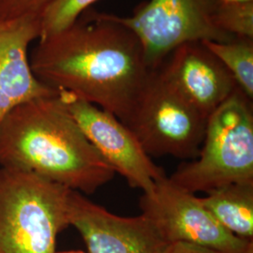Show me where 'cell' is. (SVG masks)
<instances>
[{
	"label": "cell",
	"instance_id": "6da1fadb",
	"mask_svg": "<svg viewBox=\"0 0 253 253\" xmlns=\"http://www.w3.org/2000/svg\"><path fill=\"white\" fill-rule=\"evenodd\" d=\"M37 78L124 124L152 72L138 38L109 13L86 10L72 26L39 39L29 56Z\"/></svg>",
	"mask_w": 253,
	"mask_h": 253
},
{
	"label": "cell",
	"instance_id": "7a4b0ae2",
	"mask_svg": "<svg viewBox=\"0 0 253 253\" xmlns=\"http://www.w3.org/2000/svg\"><path fill=\"white\" fill-rule=\"evenodd\" d=\"M0 167L31 172L82 194L95 192L116 175L60 92L24 102L3 118Z\"/></svg>",
	"mask_w": 253,
	"mask_h": 253
},
{
	"label": "cell",
	"instance_id": "3957f363",
	"mask_svg": "<svg viewBox=\"0 0 253 253\" xmlns=\"http://www.w3.org/2000/svg\"><path fill=\"white\" fill-rule=\"evenodd\" d=\"M253 100L239 88L207 120L198 156L168 176L190 193L253 182Z\"/></svg>",
	"mask_w": 253,
	"mask_h": 253
},
{
	"label": "cell",
	"instance_id": "277c9868",
	"mask_svg": "<svg viewBox=\"0 0 253 253\" xmlns=\"http://www.w3.org/2000/svg\"><path fill=\"white\" fill-rule=\"evenodd\" d=\"M72 190L0 167V253H54L69 223Z\"/></svg>",
	"mask_w": 253,
	"mask_h": 253
},
{
	"label": "cell",
	"instance_id": "5b68a950",
	"mask_svg": "<svg viewBox=\"0 0 253 253\" xmlns=\"http://www.w3.org/2000/svg\"><path fill=\"white\" fill-rule=\"evenodd\" d=\"M208 118L152 71L126 125L147 155L194 160L204 140Z\"/></svg>",
	"mask_w": 253,
	"mask_h": 253
},
{
	"label": "cell",
	"instance_id": "8992f818",
	"mask_svg": "<svg viewBox=\"0 0 253 253\" xmlns=\"http://www.w3.org/2000/svg\"><path fill=\"white\" fill-rule=\"evenodd\" d=\"M217 0H148L130 16L110 14L135 35L154 71L177 47L194 42H224L230 36L215 24Z\"/></svg>",
	"mask_w": 253,
	"mask_h": 253
},
{
	"label": "cell",
	"instance_id": "52a82bcc",
	"mask_svg": "<svg viewBox=\"0 0 253 253\" xmlns=\"http://www.w3.org/2000/svg\"><path fill=\"white\" fill-rule=\"evenodd\" d=\"M140 208L170 244L184 242L222 253H253V241L229 232L199 197L177 187L168 176L143 193Z\"/></svg>",
	"mask_w": 253,
	"mask_h": 253
},
{
	"label": "cell",
	"instance_id": "ba28073f",
	"mask_svg": "<svg viewBox=\"0 0 253 253\" xmlns=\"http://www.w3.org/2000/svg\"><path fill=\"white\" fill-rule=\"evenodd\" d=\"M69 111L104 162L134 189L150 192L167 176L134 133L118 118L89 102L60 92Z\"/></svg>",
	"mask_w": 253,
	"mask_h": 253
},
{
	"label": "cell",
	"instance_id": "9c48e42d",
	"mask_svg": "<svg viewBox=\"0 0 253 253\" xmlns=\"http://www.w3.org/2000/svg\"><path fill=\"white\" fill-rule=\"evenodd\" d=\"M69 223L80 233L89 253H165L171 245L145 215L118 216L74 190Z\"/></svg>",
	"mask_w": 253,
	"mask_h": 253
},
{
	"label": "cell",
	"instance_id": "30bf717a",
	"mask_svg": "<svg viewBox=\"0 0 253 253\" xmlns=\"http://www.w3.org/2000/svg\"><path fill=\"white\" fill-rule=\"evenodd\" d=\"M157 70L206 118L238 88L226 68L203 42L177 47Z\"/></svg>",
	"mask_w": 253,
	"mask_h": 253
},
{
	"label": "cell",
	"instance_id": "8fae6325",
	"mask_svg": "<svg viewBox=\"0 0 253 253\" xmlns=\"http://www.w3.org/2000/svg\"><path fill=\"white\" fill-rule=\"evenodd\" d=\"M40 34V20L0 24V123L20 104L58 93L40 81L30 67L28 47Z\"/></svg>",
	"mask_w": 253,
	"mask_h": 253
},
{
	"label": "cell",
	"instance_id": "7c38bea8",
	"mask_svg": "<svg viewBox=\"0 0 253 253\" xmlns=\"http://www.w3.org/2000/svg\"><path fill=\"white\" fill-rule=\"evenodd\" d=\"M203 206L232 234L253 240V182L233 183L199 197Z\"/></svg>",
	"mask_w": 253,
	"mask_h": 253
},
{
	"label": "cell",
	"instance_id": "4fadbf2b",
	"mask_svg": "<svg viewBox=\"0 0 253 253\" xmlns=\"http://www.w3.org/2000/svg\"><path fill=\"white\" fill-rule=\"evenodd\" d=\"M203 43L214 54L234 78L237 87L253 99V39L234 37L231 41Z\"/></svg>",
	"mask_w": 253,
	"mask_h": 253
},
{
	"label": "cell",
	"instance_id": "5bb4252c",
	"mask_svg": "<svg viewBox=\"0 0 253 253\" xmlns=\"http://www.w3.org/2000/svg\"><path fill=\"white\" fill-rule=\"evenodd\" d=\"M99 0H55L41 18L39 39L51 36L72 26Z\"/></svg>",
	"mask_w": 253,
	"mask_h": 253
},
{
	"label": "cell",
	"instance_id": "9a60e30c",
	"mask_svg": "<svg viewBox=\"0 0 253 253\" xmlns=\"http://www.w3.org/2000/svg\"><path fill=\"white\" fill-rule=\"evenodd\" d=\"M215 24L228 35L253 39V2L219 3L215 13Z\"/></svg>",
	"mask_w": 253,
	"mask_h": 253
},
{
	"label": "cell",
	"instance_id": "2e32d148",
	"mask_svg": "<svg viewBox=\"0 0 253 253\" xmlns=\"http://www.w3.org/2000/svg\"><path fill=\"white\" fill-rule=\"evenodd\" d=\"M55 0H0V24L40 20Z\"/></svg>",
	"mask_w": 253,
	"mask_h": 253
},
{
	"label": "cell",
	"instance_id": "e0dca14e",
	"mask_svg": "<svg viewBox=\"0 0 253 253\" xmlns=\"http://www.w3.org/2000/svg\"><path fill=\"white\" fill-rule=\"evenodd\" d=\"M165 253H222L197 245L177 242L170 245Z\"/></svg>",
	"mask_w": 253,
	"mask_h": 253
},
{
	"label": "cell",
	"instance_id": "ac0fdd59",
	"mask_svg": "<svg viewBox=\"0 0 253 253\" xmlns=\"http://www.w3.org/2000/svg\"><path fill=\"white\" fill-rule=\"evenodd\" d=\"M219 3H226V4H232V3H246V2H253V0H217Z\"/></svg>",
	"mask_w": 253,
	"mask_h": 253
},
{
	"label": "cell",
	"instance_id": "d6986e66",
	"mask_svg": "<svg viewBox=\"0 0 253 253\" xmlns=\"http://www.w3.org/2000/svg\"><path fill=\"white\" fill-rule=\"evenodd\" d=\"M54 253H83V252H76V251H72V252H64V253H55V252H54Z\"/></svg>",
	"mask_w": 253,
	"mask_h": 253
}]
</instances>
